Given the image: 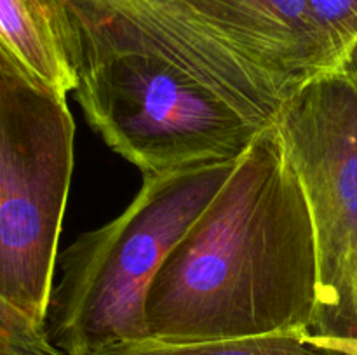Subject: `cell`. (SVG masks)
<instances>
[{"mask_svg":"<svg viewBox=\"0 0 357 355\" xmlns=\"http://www.w3.org/2000/svg\"><path fill=\"white\" fill-rule=\"evenodd\" d=\"M73 141L66 96L0 42V298L44 327Z\"/></svg>","mask_w":357,"mask_h":355,"instance_id":"4","label":"cell"},{"mask_svg":"<svg viewBox=\"0 0 357 355\" xmlns=\"http://www.w3.org/2000/svg\"><path fill=\"white\" fill-rule=\"evenodd\" d=\"M309 204L317 254L310 336L357 340V75L321 73L275 118Z\"/></svg>","mask_w":357,"mask_h":355,"instance_id":"5","label":"cell"},{"mask_svg":"<svg viewBox=\"0 0 357 355\" xmlns=\"http://www.w3.org/2000/svg\"><path fill=\"white\" fill-rule=\"evenodd\" d=\"M0 355H16V354H13V352L6 350V348H0Z\"/></svg>","mask_w":357,"mask_h":355,"instance_id":"13","label":"cell"},{"mask_svg":"<svg viewBox=\"0 0 357 355\" xmlns=\"http://www.w3.org/2000/svg\"><path fill=\"white\" fill-rule=\"evenodd\" d=\"M73 93L91 127L143 174L239 159L267 127L145 52L80 44Z\"/></svg>","mask_w":357,"mask_h":355,"instance_id":"3","label":"cell"},{"mask_svg":"<svg viewBox=\"0 0 357 355\" xmlns=\"http://www.w3.org/2000/svg\"><path fill=\"white\" fill-rule=\"evenodd\" d=\"M192 9L289 94L328 73L309 0H187Z\"/></svg>","mask_w":357,"mask_h":355,"instance_id":"7","label":"cell"},{"mask_svg":"<svg viewBox=\"0 0 357 355\" xmlns=\"http://www.w3.org/2000/svg\"><path fill=\"white\" fill-rule=\"evenodd\" d=\"M0 42L59 94L75 90L79 30L68 0H0Z\"/></svg>","mask_w":357,"mask_h":355,"instance_id":"8","label":"cell"},{"mask_svg":"<svg viewBox=\"0 0 357 355\" xmlns=\"http://www.w3.org/2000/svg\"><path fill=\"white\" fill-rule=\"evenodd\" d=\"M79 45L159 56L243 113L274 124L289 93L206 23L187 0H68Z\"/></svg>","mask_w":357,"mask_h":355,"instance_id":"6","label":"cell"},{"mask_svg":"<svg viewBox=\"0 0 357 355\" xmlns=\"http://www.w3.org/2000/svg\"><path fill=\"white\" fill-rule=\"evenodd\" d=\"M0 348L16 355H63L49 341L45 327L0 298Z\"/></svg>","mask_w":357,"mask_h":355,"instance_id":"11","label":"cell"},{"mask_svg":"<svg viewBox=\"0 0 357 355\" xmlns=\"http://www.w3.org/2000/svg\"><path fill=\"white\" fill-rule=\"evenodd\" d=\"M316 306L312 219L274 122L157 271L145 303L149 340L309 334Z\"/></svg>","mask_w":357,"mask_h":355,"instance_id":"1","label":"cell"},{"mask_svg":"<svg viewBox=\"0 0 357 355\" xmlns=\"http://www.w3.org/2000/svg\"><path fill=\"white\" fill-rule=\"evenodd\" d=\"M328 73L357 75V0H309Z\"/></svg>","mask_w":357,"mask_h":355,"instance_id":"10","label":"cell"},{"mask_svg":"<svg viewBox=\"0 0 357 355\" xmlns=\"http://www.w3.org/2000/svg\"><path fill=\"white\" fill-rule=\"evenodd\" d=\"M305 334H268L239 340L164 343L131 341L101 348L87 355H342L305 341Z\"/></svg>","mask_w":357,"mask_h":355,"instance_id":"9","label":"cell"},{"mask_svg":"<svg viewBox=\"0 0 357 355\" xmlns=\"http://www.w3.org/2000/svg\"><path fill=\"white\" fill-rule=\"evenodd\" d=\"M239 159L143 174L142 188L117 218L80 235L58 258L45 333L63 355L149 340L150 284Z\"/></svg>","mask_w":357,"mask_h":355,"instance_id":"2","label":"cell"},{"mask_svg":"<svg viewBox=\"0 0 357 355\" xmlns=\"http://www.w3.org/2000/svg\"><path fill=\"white\" fill-rule=\"evenodd\" d=\"M305 341L326 350L337 352L342 355H357V340H345V338H321L305 334Z\"/></svg>","mask_w":357,"mask_h":355,"instance_id":"12","label":"cell"}]
</instances>
